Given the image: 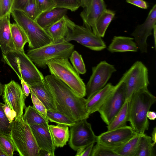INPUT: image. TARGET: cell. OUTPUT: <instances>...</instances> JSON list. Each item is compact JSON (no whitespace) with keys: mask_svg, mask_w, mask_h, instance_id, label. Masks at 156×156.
<instances>
[{"mask_svg":"<svg viewBox=\"0 0 156 156\" xmlns=\"http://www.w3.org/2000/svg\"><path fill=\"white\" fill-rule=\"evenodd\" d=\"M55 8H62L74 12L81 6V0H54Z\"/></svg>","mask_w":156,"mask_h":156,"instance_id":"d590c367","label":"cell"},{"mask_svg":"<svg viewBox=\"0 0 156 156\" xmlns=\"http://www.w3.org/2000/svg\"><path fill=\"white\" fill-rule=\"evenodd\" d=\"M115 12L106 9L98 17L95 23L96 30L98 35L103 37L109 25L115 16Z\"/></svg>","mask_w":156,"mask_h":156,"instance_id":"f1b7e54d","label":"cell"},{"mask_svg":"<svg viewBox=\"0 0 156 156\" xmlns=\"http://www.w3.org/2000/svg\"><path fill=\"white\" fill-rule=\"evenodd\" d=\"M10 30L13 42L16 50L24 51V47L29 39L22 28L16 23L10 24Z\"/></svg>","mask_w":156,"mask_h":156,"instance_id":"484cf974","label":"cell"},{"mask_svg":"<svg viewBox=\"0 0 156 156\" xmlns=\"http://www.w3.org/2000/svg\"><path fill=\"white\" fill-rule=\"evenodd\" d=\"M67 17L65 16L44 29L51 37L52 42L58 43L64 41L68 30Z\"/></svg>","mask_w":156,"mask_h":156,"instance_id":"603a6c76","label":"cell"},{"mask_svg":"<svg viewBox=\"0 0 156 156\" xmlns=\"http://www.w3.org/2000/svg\"><path fill=\"white\" fill-rule=\"evenodd\" d=\"M52 156L51 154L48 152L41 149L40 152V156Z\"/></svg>","mask_w":156,"mask_h":156,"instance_id":"681fc988","label":"cell"},{"mask_svg":"<svg viewBox=\"0 0 156 156\" xmlns=\"http://www.w3.org/2000/svg\"><path fill=\"white\" fill-rule=\"evenodd\" d=\"M87 119L79 121L70 127L68 144L70 148L75 151L97 142V136L93 130L91 124Z\"/></svg>","mask_w":156,"mask_h":156,"instance_id":"7c38bea8","label":"cell"},{"mask_svg":"<svg viewBox=\"0 0 156 156\" xmlns=\"http://www.w3.org/2000/svg\"><path fill=\"white\" fill-rule=\"evenodd\" d=\"M156 5L150 11L144 22L138 25L131 35L133 37L138 49L141 53L147 52V40L152 34V31L156 26Z\"/></svg>","mask_w":156,"mask_h":156,"instance_id":"9a60e30c","label":"cell"},{"mask_svg":"<svg viewBox=\"0 0 156 156\" xmlns=\"http://www.w3.org/2000/svg\"><path fill=\"white\" fill-rule=\"evenodd\" d=\"M47 116L48 121L51 122L67 126L69 127L76 122L58 111L47 110Z\"/></svg>","mask_w":156,"mask_h":156,"instance_id":"4dcf8cb0","label":"cell"},{"mask_svg":"<svg viewBox=\"0 0 156 156\" xmlns=\"http://www.w3.org/2000/svg\"><path fill=\"white\" fill-rule=\"evenodd\" d=\"M31 98L33 105V106L40 113L47 118V109L42 101L36 96L34 93L30 90Z\"/></svg>","mask_w":156,"mask_h":156,"instance_id":"74e56055","label":"cell"},{"mask_svg":"<svg viewBox=\"0 0 156 156\" xmlns=\"http://www.w3.org/2000/svg\"><path fill=\"white\" fill-rule=\"evenodd\" d=\"M13 0H0V19L11 13Z\"/></svg>","mask_w":156,"mask_h":156,"instance_id":"f35d334b","label":"cell"},{"mask_svg":"<svg viewBox=\"0 0 156 156\" xmlns=\"http://www.w3.org/2000/svg\"><path fill=\"white\" fill-rule=\"evenodd\" d=\"M68 30L64 41H74L94 51H100L106 48L102 37L96 35L91 30L84 26L76 24L66 18Z\"/></svg>","mask_w":156,"mask_h":156,"instance_id":"ba28073f","label":"cell"},{"mask_svg":"<svg viewBox=\"0 0 156 156\" xmlns=\"http://www.w3.org/2000/svg\"><path fill=\"white\" fill-rule=\"evenodd\" d=\"M20 80L22 90L25 96L28 97L30 93V89L27 83L23 80Z\"/></svg>","mask_w":156,"mask_h":156,"instance_id":"f6af8a7d","label":"cell"},{"mask_svg":"<svg viewBox=\"0 0 156 156\" xmlns=\"http://www.w3.org/2000/svg\"><path fill=\"white\" fill-rule=\"evenodd\" d=\"M141 134L137 133L122 146L114 150L119 156H135Z\"/></svg>","mask_w":156,"mask_h":156,"instance_id":"83f0119b","label":"cell"},{"mask_svg":"<svg viewBox=\"0 0 156 156\" xmlns=\"http://www.w3.org/2000/svg\"><path fill=\"white\" fill-rule=\"evenodd\" d=\"M4 101L5 104L3 106V109L7 117L10 122L12 123L16 117V113L12 109L6 100Z\"/></svg>","mask_w":156,"mask_h":156,"instance_id":"60d3db41","label":"cell"},{"mask_svg":"<svg viewBox=\"0 0 156 156\" xmlns=\"http://www.w3.org/2000/svg\"><path fill=\"white\" fill-rule=\"evenodd\" d=\"M119 156L112 148L96 143L94 146L90 156Z\"/></svg>","mask_w":156,"mask_h":156,"instance_id":"836d02e7","label":"cell"},{"mask_svg":"<svg viewBox=\"0 0 156 156\" xmlns=\"http://www.w3.org/2000/svg\"><path fill=\"white\" fill-rule=\"evenodd\" d=\"M4 105L0 102V134L10 135L12 124L4 112L2 108Z\"/></svg>","mask_w":156,"mask_h":156,"instance_id":"e575fe53","label":"cell"},{"mask_svg":"<svg viewBox=\"0 0 156 156\" xmlns=\"http://www.w3.org/2000/svg\"><path fill=\"white\" fill-rule=\"evenodd\" d=\"M134 38L123 36H114L107 50L111 52H137L138 48Z\"/></svg>","mask_w":156,"mask_h":156,"instance_id":"ffe728a7","label":"cell"},{"mask_svg":"<svg viewBox=\"0 0 156 156\" xmlns=\"http://www.w3.org/2000/svg\"><path fill=\"white\" fill-rule=\"evenodd\" d=\"M2 54V61L13 69L20 80H23L28 85L45 81L43 74L24 51L16 50Z\"/></svg>","mask_w":156,"mask_h":156,"instance_id":"3957f363","label":"cell"},{"mask_svg":"<svg viewBox=\"0 0 156 156\" xmlns=\"http://www.w3.org/2000/svg\"><path fill=\"white\" fill-rule=\"evenodd\" d=\"M68 127L61 124L49 125V130L56 147H62L66 144L70 136Z\"/></svg>","mask_w":156,"mask_h":156,"instance_id":"cb8c5ba5","label":"cell"},{"mask_svg":"<svg viewBox=\"0 0 156 156\" xmlns=\"http://www.w3.org/2000/svg\"><path fill=\"white\" fill-rule=\"evenodd\" d=\"M94 146V144H92L87 147L79 148L75 156H90Z\"/></svg>","mask_w":156,"mask_h":156,"instance_id":"b9f144b4","label":"cell"},{"mask_svg":"<svg viewBox=\"0 0 156 156\" xmlns=\"http://www.w3.org/2000/svg\"><path fill=\"white\" fill-rule=\"evenodd\" d=\"M68 9L62 8H55L41 12L35 21L41 27L45 29L66 15Z\"/></svg>","mask_w":156,"mask_h":156,"instance_id":"7402d4cb","label":"cell"},{"mask_svg":"<svg viewBox=\"0 0 156 156\" xmlns=\"http://www.w3.org/2000/svg\"><path fill=\"white\" fill-rule=\"evenodd\" d=\"M83 9L80 14L83 26L99 36L96 30L95 23L98 17L107 9L105 2L104 0H90L88 5Z\"/></svg>","mask_w":156,"mask_h":156,"instance_id":"2e32d148","label":"cell"},{"mask_svg":"<svg viewBox=\"0 0 156 156\" xmlns=\"http://www.w3.org/2000/svg\"><path fill=\"white\" fill-rule=\"evenodd\" d=\"M28 86L30 90L43 103L47 110L58 111L45 80Z\"/></svg>","mask_w":156,"mask_h":156,"instance_id":"44dd1931","label":"cell"},{"mask_svg":"<svg viewBox=\"0 0 156 156\" xmlns=\"http://www.w3.org/2000/svg\"><path fill=\"white\" fill-rule=\"evenodd\" d=\"M10 136L20 156H40L38 146L30 125L23 117L14 119L12 123Z\"/></svg>","mask_w":156,"mask_h":156,"instance_id":"277c9868","label":"cell"},{"mask_svg":"<svg viewBox=\"0 0 156 156\" xmlns=\"http://www.w3.org/2000/svg\"><path fill=\"white\" fill-rule=\"evenodd\" d=\"M22 11L35 21L41 12L38 8L35 0H30L25 5Z\"/></svg>","mask_w":156,"mask_h":156,"instance_id":"8d00e7d4","label":"cell"},{"mask_svg":"<svg viewBox=\"0 0 156 156\" xmlns=\"http://www.w3.org/2000/svg\"><path fill=\"white\" fill-rule=\"evenodd\" d=\"M156 127H154L151 133V139L152 142V145L154 146L156 143Z\"/></svg>","mask_w":156,"mask_h":156,"instance_id":"7dc6e473","label":"cell"},{"mask_svg":"<svg viewBox=\"0 0 156 156\" xmlns=\"http://www.w3.org/2000/svg\"><path fill=\"white\" fill-rule=\"evenodd\" d=\"M0 147L7 156H12L16 148L10 135L0 134Z\"/></svg>","mask_w":156,"mask_h":156,"instance_id":"d6a6232c","label":"cell"},{"mask_svg":"<svg viewBox=\"0 0 156 156\" xmlns=\"http://www.w3.org/2000/svg\"><path fill=\"white\" fill-rule=\"evenodd\" d=\"M126 1L127 3L143 9H147L148 7L147 3L144 0H126Z\"/></svg>","mask_w":156,"mask_h":156,"instance_id":"ee69618b","label":"cell"},{"mask_svg":"<svg viewBox=\"0 0 156 156\" xmlns=\"http://www.w3.org/2000/svg\"><path fill=\"white\" fill-rule=\"evenodd\" d=\"M147 117L150 120H154L156 118V113L155 112L149 111L147 113Z\"/></svg>","mask_w":156,"mask_h":156,"instance_id":"bcb514c9","label":"cell"},{"mask_svg":"<svg viewBox=\"0 0 156 156\" xmlns=\"http://www.w3.org/2000/svg\"><path fill=\"white\" fill-rule=\"evenodd\" d=\"M153 37L154 42V46L155 49L156 47V26H155L153 29Z\"/></svg>","mask_w":156,"mask_h":156,"instance_id":"f907efd6","label":"cell"},{"mask_svg":"<svg viewBox=\"0 0 156 156\" xmlns=\"http://www.w3.org/2000/svg\"><path fill=\"white\" fill-rule=\"evenodd\" d=\"M3 85L0 82V96L3 93Z\"/></svg>","mask_w":156,"mask_h":156,"instance_id":"816d5d0a","label":"cell"},{"mask_svg":"<svg viewBox=\"0 0 156 156\" xmlns=\"http://www.w3.org/2000/svg\"><path fill=\"white\" fill-rule=\"evenodd\" d=\"M51 74L57 77L75 92L84 97L86 96V85L79 74L67 58H56L47 62Z\"/></svg>","mask_w":156,"mask_h":156,"instance_id":"5b68a950","label":"cell"},{"mask_svg":"<svg viewBox=\"0 0 156 156\" xmlns=\"http://www.w3.org/2000/svg\"><path fill=\"white\" fill-rule=\"evenodd\" d=\"M3 101L6 100L16 114L15 119L23 117L26 96L19 84L13 80L3 85Z\"/></svg>","mask_w":156,"mask_h":156,"instance_id":"5bb4252c","label":"cell"},{"mask_svg":"<svg viewBox=\"0 0 156 156\" xmlns=\"http://www.w3.org/2000/svg\"><path fill=\"white\" fill-rule=\"evenodd\" d=\"M74 45L63 41L51 42L39 48L28 50L27 55L39 68L45 69L49 60L56 58H69L74 49Z\"/></svg>","mask_w":156,"mask_h":156,"instance_id":"8992f818","label":"cell"},{"mask_svg":"<svg viewBox=\"0 0 156 156\" xmlns=\"http://www.w3.org/2000/svg\"><path fill=\"white\" fill-rule=\"evenodd\" d=\"M29 125L40 148L48 152L52 156H55L56 147L49 131L40 126Z\"/></svg>","mask_w":156,"mask_h":156,"instance_id":"e0dca14e","label":"cell"},{"mask_svg":"<svg viewBox=\"0 0 156 156\" xmlns=\"http://www.w3.org/2000/svg\"><path fill=\"white\" fill-rule=\"evenodd\" d=\"M69 58L73 67L79 74H84L86 73V67L81 55L77 51L74 50Z\"/></svg>","mask_w":156,"mask_h":156,"instance_id":"1f68e13d","label":"cell"},{"mask_svg":"<svg viewBox=\"0 0 156 156\" xmlns=\"http://www.w3.org/2000/svg\"><path fill=\"white\" fill-rule=\"evenodd\" d=\"M11 15L14 20L23 29L29 39L30 49H36L52 42L45 30L21 11H12Z\"/></svg>","mask_w":156,"mask_h":156,"instance_id":"52a82bcc","label":"cell"},{"mask_svg":"<svg viewBox=\"0 0 156 156\" xmlns=\"http://www.w3.org/2000/svg\"><path fill=\"white\" fill-rule=\"evenodd\" d=\"M115 87L111 83H108L102 89L90 98L86 99V108L89 114L98 112L113 92Z\"/></svg>","mask_w":156,"mask_h":156,"instance_id":"ac0fdd59","label":"cell"},{"mask_svg":"<svg viewBox=\"0 0 156 156\" xmlns=\"http://www.w3.org/2000/svg\"><path fill=\"white\" fill-rule=\"evenodd\" d=\"M151 137L145 133L141 134L135 156H155Z\"/></svg>","mask_w":156,"mask_h":156,"instance_id":"f546056e","label":"cell"},{"mask_svg":"<svg viewBox=\"0 0 156 156\" xmlns=\"http://www.w3.org/2000/svg\"><path fill=\"white\" fill-rule=\"evenodd\" d=\"M92 71V74L86 85L87 99L103 88L116 69L114 65L104 60L93 67Z\"/></svg>","mask_w":156,"mask_h":156,"instance_id":"8fae6325","label":"cell"},{"mask_svg":"<svg viewBox=\"0 0 156 156\" xmlns=\"http://www.w3.org/2000/svg\"><path fill=\"white\" fill-rule=\"evenodd\" d=\"M129 100H126L122 107L110 123L107 125V130L125 126L129 121Z\"/></svg>","mask_w":156,"mask_h":156,"instance_id":"4316f807","label":"cell"},{"mask_svg":"<svg viewBox=\"0 0 156 156\" xmlns=\"http://www.w3.org/2000/svg\"><path fill=\"white\" fill-rule=\"evenodd\" d=\"M125 82L120 80L112 93L98 111L103 121L108 125L124 105L126 98Z\"/></svg>","mask_w":156,"mask_h":156,"instance_id":"30bf717a","label":"cell"},{"mask_svg":"<svg viewBox=\"0 0 156 156\" xmlns=\"http://www.w3.org/2000/svg\"><path fill=\"white\" fill-rule=\"evenodd\" d=\"M7 156L0 147V156Z\"/></svg>","mask_w":156,"mask_h":156,"instance_id":"f5cc1de1","label":"cell"},{"mask_svg":"<svg viewBox=\"0 0 156 156\" xmlns=\"http://www.w3.org/2000/svg\"><path fill=\"white\" fill-rule=\"evenodd\" d=\"M24 109L25 113L23 115V118L24 121L29 125L40 126L49 130L48 120L33 106L29 105L28 107L26 106Z\"/></svg>","mask_w":156,"mask_h":156,"instance_id":"d4e9b609","label":"cell"},{"mask_svg":"<svg viewBox=\"0 0 156 156\" xmlns=\"http://www.w3.org/2000/svg\"><path fill=\"white\" fill-rule=\"evenodd\" d=\"M128 100V122L136 133L144 134L149 127L147 113L156 102V98L147 89L141 90L134 93Z\"/></svg>","mask_w":156,"mask_h":156,"instance_id":"7a4b0ae2","label":"cell"},{"mask_svg":"<svg viewBox=\"0 0 156 156\" xmlns=\"http://www.w3.org/2000/svg\"><path fill=\"white\" fill-rule=\"evenodd\" d=\"M126 86V101L134 93L141 90L148 89L150 84L148 70L140 61L135 62L123 74L120 79Z\"/></svg>","mask_w":156,"mask_h":156,"instance_id":"9c48e42d","label":"cell"},{"mask_svg":"<svg viewBox=\"0 0 156 156\" xmlns=\"http://www.w3.org/2000/svg\"><path fill=\"white\" fill-rule=\"evenodd\" d=\"M44 78L58 112L76 122L89 117L86 99L53 75H47Z\"/></svg>","mask_w":156,"mask_h":156,"instance_id":"6da1fadb","label":"cell"},{"mask_svg":"<svg viewBox=\"0 0 156 156\" xmlns=\"http://www.w3.org/2000/svg\"><path fill=\"white\" fill-rule=\"evenodd\" d=\"M90 0H81V7L83 8L86 7L89 5Z\"/></svg>","mask_w":156,"mask_h":156,"instance_id":"c3c4849f","label":"cell"},{"mask_svg":"<svg viewBox=\"0 0 156 156\" xmlns=\"http://www.w3.org/2000/svg\"><path fill=\"white\" fill-rule=\"evenodd\" d=\"M130 126L107 130L97 136L96 143L115 150L136 134Z\"/></svg>","mask_w":156,"mask_h":156,"instance_id":"4fadbf2b","label":"cell"},{"mask_svg":"<svg viewBox=\"0 0 156 156\" xmlns=\"http://www.w3.org/2000/svg\"><path fill=\"white\" fill-rule=\"evenodd\" d=\"M30 0H13L12 11H22L27 3Z\"/></svg>","mask_w":156,"mask_h":156,"instance_id":"7bdbcfd3","label":"cell"},{"mask_svg":"<svg viewBox=\"0 0 156 156\" xmlns=\"http://www.w3.org/2000/svg\"><path fill=\"white\" fill-rule=\"evenodd\" d=\"M10 15L8 14L0 19V47L3 54L16 50L11 32Z\"/></svg>","mask_w":156,"mask_h":156,"instance_id":"d6986e66","label":"cell"},{"mask_svg":"<svg viewBox=\"0 0 156 156\" xmlns=\"http://www.w3.org/2000/svg\"><path fill=\"white\" fill-rule=\"evenodd\" d=\"M39 9L42 12L55 8L54 0H35Z\"/></svg>","mask_w":156,"mask_h":156,"instance_id":"ab89813d","label":"cell"}]
</instances>
